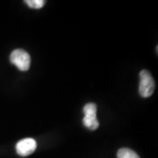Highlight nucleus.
<instances>
[{"label":"nucleus","instance_id":"nucleus-1","mask_svg":"<svg viewBox=\"0 0 158 158\" xmlns=\"http://www.w3.org/2000/svg\"><path fill=\"white\" fill-rule=\"evenodd\" d=\"M140 83H139V93L142 98H148L155 91L156 84L151 74L148 70H141L140 72Z\"/></svg>","mask_w":158,"mask_h":158},{"label":"nucleus","instance_id":"nucleus-2","mask_svg":"<svg viewBox=\"0 0 158 158\" xmlns=\"http://www.w3.org/2000/svg\"><path fill=\"white\" fill-rule=\"evenodd\" d=\"M85 117L83 118V124L88 129L96 130L99 127V122L97 118V106L94 103H88L84 106Z\"/></svg>","mask_w":158,"mask_h":158},{"label":"nucleus","instance_id":"nucleus-3","mask_svg":"<svg viewBox=\"0 0 158 158\" xmlns=\"http://www.w3.org/2000/svg\"><path fill=\"white\" fill-rule=\"evenodd\" d=\"M10 61L19 70L27 71L30 68L31 57L27 52L23 49H15L11 52L10 56Z\"/></svg>","mask_w":158,"mask_h":158},{"label":"nucleus","instance_id":"nucleus-4","mask_svg":"<svg viewBox=\"0 0 158 158\" xmlns=\"http://www.w3.org/2000/svg\"><path fill=\"white\" fill-rule=\"evenodd\" d=\"M37 148L36 141L33 138H25L16 144V151L21 156H27L33 154Z\"/></svg>","mask_w":158,"mask_h":158},{"label":"nucleus","instance_id":"nucleus-5","mask_svg":"<svg viewBox=\"0 0 158 158\" xmlns=\"http://www.w3.org/2000/svg\"><path fill=\"white\" fill-rule=\"evenodd\" d=\"M117 157L118 158H140V156L136 154L134 150L123 148L118 149L117 153Z\"/></svg>","mask_w":158,"mask_h":158},{"label":"nucleus","instance_id":"nucleus-6","mask_svg":"<svg viewBox=\"0 0 158 158\" xmlns=\"http://www.w3.org/2000/svg\"><path fill=\"white\" fill-rule=\"evenodd\" d=\"M25 3L33 9H40L46 4L45 0H27Z\"/></svg>","mask_w":158,"mask_h":158}]
</instances>
